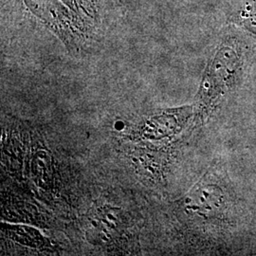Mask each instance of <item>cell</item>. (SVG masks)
<instances>
[{
  "mask_svg": "<svg viewBox=\"0 0 256 256\" xmlns=\"http://www.w3.org/2000/svg\"><path fill=\"white\" fill-rule=\"evenodd\" d=\"M66 4L74 10L77 16H79L82 23L86 19L95 20L97 18L96 0H64Z\"/></svg>",
  "mask_w": 256,
  "mask_h": 256,
  "instance_id": "obj_4",
  "label": "cell"
},
{
  "mask_svg": "<svg viewBox=\"0 0 256 256\" xmlns=\"http://www.w3.org/2000/svg\"><path fill=\"white\" fill-rule=\"evenodd\" d=\"M122 216L119 209L104 207L90 218L86 236L90 242L102 244L117 236L122 228Z\"/></svg>",
  "mask_w": 256,
  "mask_h": 256,
  "instance_id": "obj_2",
  "label": "cell"
},
{
  "mask_svg": "<svg viewBox=\"0 0 256 256\" xmlns=\"http://www.w3.org/2000/svg\"><path fill=\"white\" fill-rule=\"evenodd\" d=\"M241 18L245 27L256 32V4L250 5L241 14Z\"/></svg>",
  "mask_w": 256,
  "mask_h": 256,
  "instance_id": "obj_5",
  "label": "cell"
},
{
  "mask_svg": "<svg viewBox=\"0 0 256 256\" xmlns=\"http://www.w3.org/2000/svg\"><path fill=\"white\" fill-rule=\"evenodd\" d=\"M36 16L54 30L68 50H76L82 41L84 28L78 21L72 20L70 14L56 0H24Z\"/></svg>",
  "mask_w": 256,
  "mask_h": 256,
  "instance_id": "obj_1",
  "label": "cell"
},
{
  "mask_svg": "<svg viewBox=\"0 0 256 256\" xmlns=\"http://www.w3.org/2000/svg\"><path fill=\"white\" fill-rule=\"evenodd\" d=\"M3 230L9 238L24 246L34 248H44L50 244L45 236H43V234L36 229L19 225L16 226L3 224Z\"/></svg>",
  "mask_w": 256,
  "mask_h": 256,
  "instance_id": "obj_3",
  "label": "cell"
}]
</instances>
